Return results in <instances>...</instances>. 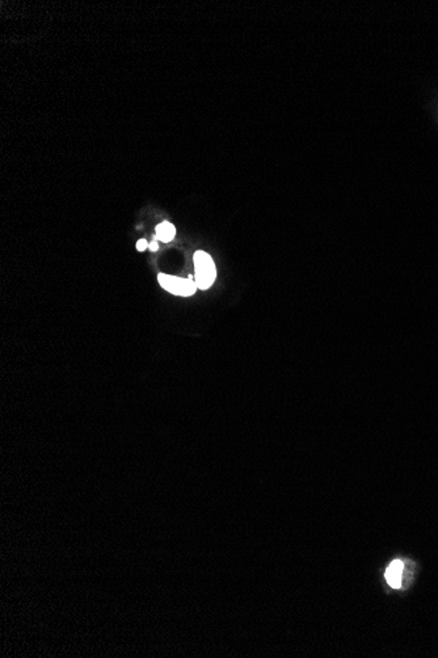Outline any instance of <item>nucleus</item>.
<instances>
[{"label":"nucleus","mask_w":438,"mask_h":658,"mask_svg":"<svg viewBox=\"0 0 438 658\" xmlns=\"http://www.w3.org/2000/svg\"><path fill=\"white\" fill-rule=\"evenodd\" d=\"M404 570V564L400 560H395L386 569V579L388 585L394 589H399L401 585V574Z\"/></svg>","instance_id":"7ed1b4c3"},{"label":"nucleus","mask_w":438,"mask_h":658,"mask_svg":"<svg viewBox=\"0 0 438 658\" xmlns=\"http://www.w3.org/2000/svg\"><path fill=\"white\" fill-rule=\"evenodd\" d=\"M195 267H196V284L199 289H208L215 280L217 271L212 256L203 251H197L195 254Z\"/></svg>","instance_id":"f257e3e1"},{"label":"nucleus","mask_w":438,"mask_h":658,"mask_svg":"<svg viewBox=\"0 0 438 658\" xmlns=\"http://www.w3.org/2000/svg\"><path fill=\"white\" fill-rule=\"evenodd\" d=\"M158 280H159L161 288H164L166 291L171 292L173 295L184 296V297L195 295V292L199 288L196 282L189 279V278L181 279V278H176V276H171V275L160 273L158 276Z\"/></svg>","instance_id":"f03ea898"},{"label":"nucleus","mask_w":438,"mask_h":658,"mask_svg":"<svg viewBox=\"0 0 438 658\" xmlns=\"http://www.w3.org/2000/svg\"><path fill=\"white\" fill-rule=\"evenodd\" d=\"M147 247H148V244H147L146 240H139V241L137 242V249H138V251H145Z\"/></svg>","instance_id":"39448f33"},{"label":"nucleus","mask_w":438,"mask_h":658,"mask_svg":"<svg viewBox=\"0 0 438 658\" xmlns=\"http://www.w3.org/2000/svg\"><path fill=\"white\" fill-rule=\"evenodd\" d=\"M148 247H150V250H151V251H157V250L159 249L158 243L155 242V241H154V242H151V244H150Z\"/></svg>","instance_id":"423d86ee"},{"label":"nucleus","mask_w":438,"mask_h":658,"mask_svg":"<svg viewBox=\"0 0 438 658\" xmlns=\"http://www.w3.org/2000/svg\"><path fill=\"white\" fill-rule=\"evenodd\" d=\"M175 234H176V229L172 224L161 222L157 228V235L155 237H157V240H159L161 242L167 243L172 241L175 238Z\"/></svg>","instance_id":"20e7f679"}]
</instances>
